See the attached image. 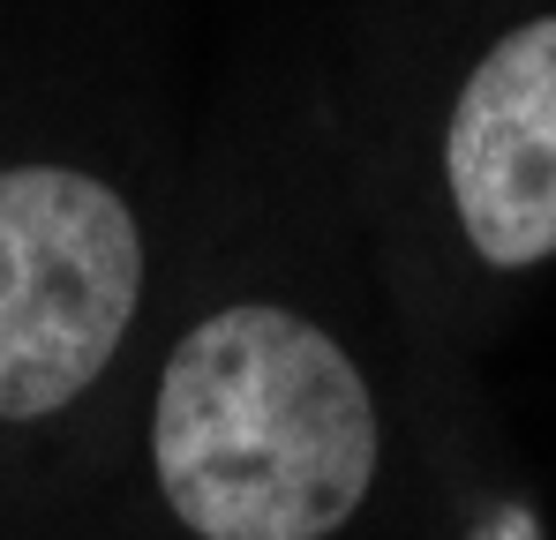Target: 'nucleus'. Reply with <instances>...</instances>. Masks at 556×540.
<instances>
[{
  "mask_svg": "<svg viewBox=\"0 0 556 540\" xmlns=\"http://www.w3.org/2000/svg\"><path fill=\"white\" fill-rule=\"evenodd\" d=\"M151 450L203 540H324L376 473V413L316 323L226 308L166 368Z\"/></svg>",
  "mask_w": 556,
  "mask_h": 540,
  "instance_id": "obj_1",
  "label": "nucleus"
},
{
  "mask_svg": "<svg viewBox=\"0 0 556 540\" xmlns=\"http://www.w3.org/2000/svg\"><path fill=\"white\" fill-rule=\"evenodd\" d=\"M452 195L489 263L556 256V23L511 30L459 98Z\"/></svg>",
  "mask_w": 556,
  "mask_h": 540,
  "instance_id": "obj_3",
  "label": "nucleus"
},
{
  "mask_svg": "<svg viewBox=\"0 0 556 540\" xmlns=\"http://www.w3.org/2000/svg\"><path fill=\"white\" fill-rule=\"evenodd\" d=\"M143 293L136 218L68 166L0 173V421L68 406Z\"/></svg>",
  "mask_w": 556,
  "mask_h": 540,
  "instance_id": "obj_2",
  "label": "nucleus"
},
{
  "mask_svg": "<svg viewBox=\"0 0 556 540\" xmlns=\"http://www.w3.org/2000/svg\"><path fill=\"white\" fill-rule=\"evenodd\" d=\"M489 540H534V518L511 511V518H496V533H489Z\"/></svg>",
  "mask_w": 556,
  "mask_h": 540,
  "instance_id": "obj_4",
  "label": "nucleus"
}]
</instances>
